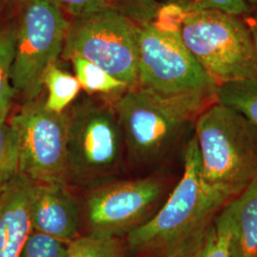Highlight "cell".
I'll return each mask as SVG.
<instances>
[{"label": "cell", "mask_w": 257, "mask_h": 257, "mask_svg": "<svg viewBox=\"0 0 257 257\" xmlns=\"http://www.w3.org/2000/svg\"><path fill=\"white\" fill-rule=\"evenodd\" d=\"M33 230L70 243L77 238L79 213L65 184L35 183L30 198Z\"/></svg>", "instance_id": "obj_11"}, {"label": "cell", "mask_w": 257, "mask_h": 257, "mask_svg": "<svg viewBox=\"0 0 257 257\" xmlns=\"http://www.w3.org/2000/svg\"><path fill=\"white\" fill-rule=\"evenodd\" d=\"M8 1H11V0H0V3H3V2H8Z\"/></svg>", "instance_id": "obj_27"}, {"label": "cell", "mask_w": 257, "mask_h": 257, "mask_svg": "<svg viewBox=\"0 0 257 257\" xmlns=\"http://www.w3.org/2000/svg\"><path fill=\"white\" fill-rule=\"evenodd\" d=\"M74 19L81 18L108 6V0H53Z\"/></svg>", "instance_id": "obj_24"}, {"label": "cell", "mask_w": 257, "mask_h": 257, "mask_svg": "<svg viewBox=\"0 0 257 257\" xmlns=\"http://www.w3.org/2000/svg\"><path fill=\"white\" fill-rule=\"evenodd\" d=\"M216 101L237 110L257 128V77L222 84Z\"/></svg>", "instance_id": "obj_16"}, {"label": "cell", "mask_w": 257, "mask_h": 257, "mask_svg": "<svg viewBox=\"0 0 257 257\" xmlns=\"http://www.w3.org/2000/svg\"><path fill=\"white\" fill-rule=\"evenodd\" d=\"M9 112H0V194L18 174V155L14 136L7 123Z\"/></svg>", "instance_id": "obj_20"}, {"label": "cell", "mask_w": 257, "mask_h": 257, "mask_svg": "<svg viewBox=\"0 0 257 257\" xmlns=\"http://www.w3.org/2000/svg\"><path fill=\"white\" fill-rule=\"evenodd\" d=\"M193 128L203 178L234 198L257 176L256 127L215 101L198 114Z\"/></svg>", "instance_id": "obj_2"}, {"label": "cell", "mask_w": 257, "mask_h": 257, "mask_svg": "<svg viewBox=\"0 0 257 257\" xmlns=\"http://www.w3.org/2000/svg\"><path fill=\"white\" fill-rule=\"evenodd\" d=\"M252 9H257V0H246Z\"/></svg>", "instance_id": "obj_26"}, {"label": "cell", "mask_w": 257, "mask_h": 257, "mask_svg": "<svg viewBox=\"0 0 257 257\" xmlns=\"http://www.w3.org/2000/svg\"><path fill=\"white\" fill-rule=\"evenodd\" d=\"M164 184L147 177L119 181L94 190L86 201L91 233L117 237L135 230L162 196Z\"/></svg>", "instance_id": "obj_10"}, {"label": "cell", "mask_w": 257, "mask_h": 257, "mask_svg": "<svg viewBox=\"0 0 257 257\" xmlns=\"http://www.w3.org/2000/svg\"><path fill=\"white\" fill-rule=\"evenodd\" d=\"M230 204V257H257V176Z\"/></svg>", "instance_id": "obj_14"}, {"label": "cell", "mask_w": 257, "mask_h": 257, "mask_svg": "<svg viewBox=\"0 0 257 257\" xmlns=\"http://www.w3.org/2000/svg\"><path fill=\"white\" fill-rule=\"evenodd\" d=\"M48 92L45 107L55 113H63L81 90L75 75L61 70L56 63L47 68L42 78Z\"/></svg>", "instance_id": "obj_15"}, {"label": "cell", "mask_w": 257, "mask_h": 257, "mask_svg": "<svg viewBox=\"0 0 257 257\" xmlns=\"http://www.w3.org/2000/svg\"><path fill=\"white\" fill-rule=\"evenodd\" d=\"M183 174L162 208L127 234L133 254L160 256L209 224L233 198L203 178L194 137L184 151Z\"/></svg>", "instance_id": "obj_1"}, {"label": "cell", "mask_w": 257, "mask_h": 257, "mask_svg": "<svg viewBox=\"0 0 257 257\" xmlns=\"http://www.w3.org/2000/svg\"><path fill=\"white\" fill-rule=\"evenodd\" d=\"M66 257H125L117 237L90 233L68 244Z\"/></svg>", "instance_id": "obj_19"}, {"label": "cell", "mask_w": 257, "mask_h": 257, "mask_svg": "<svg viewBox=\"0 0 257 257\" xmlns=\"http://www.w3.org/2000/svg\"><path fill=\"white\" fill-rule=\"evenodd\" d=\"M33 185L18 173L0 194V257H19L33 231L30 216Z\"/></svg>", "instance_id": "obj_12"}, {"label": "cell", "mask_w": 257, "mask_h": 257, "mask_svg": "<svg viewBox=\"0 0 257 257\" xmlns=\"http://www.w3.org/2000/svg\"><path fill=\"white\" fill-rule=\"evenodd\" d=\"M17 40V23L0 30V112H10L15 92L12 87V69Z\"/></svg>", "instance_id": "obj_18"}, {"label": "cell", "mask_w": 257, "mask_h": 257, "mask_svg": "<svg viewBox=\"0 0 257 257\" xmlns=\"http://www.w3.org/2000/svg\"><path fill=\"white\" fill-rule=\"evenodd\" d=\"M74 65L75 77L81 89L88 93L124 92L128 90L125 83L111 76L97 65L85 59L80 55H74L70 59Z\"/></svg>", "instance_id": "obj_17"}, {"label": "cell", "mask_w": 257, "mask_h": 257, "mask_svg": "<svg viewBox=\"0 0 257 257\" xmlns=\"http://www.w3.org/2000/svg\"><path fill=\"white\" fill-rule=\"evenodd\" d=\"M124 141L113 106L85 101L69 114L68 180L101 181L122 162Z\"/></svg>", "instance_id": "obj_9"}, {"label": "cell", "mask_w": 257, "mask_h": 257, "mask_svg": "<svg viewBox=\"0 0 257 257\" xmlns=\"http://www.w3.org/2000/svg\"><path fill=\"white\" fill-rule=\"evenodd\" d=\"M232 209L228 203L209 224L161 257H230Z\"/></svg>", "instance_id": "obj_13"}, {"label": "cell", "mask_w": 257, "mask_h": 257, "mask_svg": "<svg viewBox=\"0 0 257 257\" xmlns=\"http://www.w3.org/2000/svg\"><path fill=\"white\" fill-rule=\"evenodd\" d=\"M160 5L157 0H108L109 7L117 10L139 26L153 22Z\"/></svg>", "instance_id": "obj_23"}, {"label": "cell", "mask_w": 257, "mask_h": 257, "mask_svg": "<svg viewBox=\"0 0 257 257\" xmlns=\"http://www.w3.org/2000/svg\"><path fill=\"white\" fill-rule=\"evenodd\" d=\"M138 87L166 97L216 101L218 85L184 45L180 33L139 26Z\"/></svg>", "instance_id": "obj_5"}, {"label": "cell", "mask_w": 257, "mask_h": 257, "mask_svg": "<svg viewBox=\"0 0 257 257\" xmlns=\"http://www.w3.org/2000/svg\"><path fill=\"white\" fill-rule=\"evenodd\" d=\"M180 37L218 86L257 77L256 50L243 18L216 11L188 13Z\"/></svg>", "instance_id": "obj_4"}, {"label": "cell", "mask_w": 257, "mask_h": 257, "mask_svg": "<svg viewBox=\"0 0 257 257\" xmlns=\"http://www.w3.org/2000/svg\"><path fill=\"white\" fill-rule=\"evenodd\" d=\"M209 105L195 98L161 96L138 86L122 92L113 109L128 156L147 164L175 147Z\"/></svg>", "instance_id": "obj_3"}, {"label": "cell", "mask_w": 257, "mask_h": 257, "mask_svg": "<svg viewBox=\"0 0 257 257\" xmlns=\"http://www.w3.org/2000/svg\"><path fill=\"white\" fill-rule=\"evenodd\" d=\"M18 173L35 183L67 184L69 114L48 110L40 99L25 102L10 122Z\"/></svg>", "instance_id": "obj_8"}, {"label": "cell", "mask_w": 257, "mask_h": 257, "mask_svg": "<svg viewBox=\"0 0 257 257\" xmlns=\"http://www.w3.org/2000/svg\"><path fill=\"white\" fill-rule=\"evenodd\" d=\"M167 2L175 4L186 14L216 11L244 18L252 11L246 0H167Z\"/></svg>", "instance_id": "obj_21"}, {"label": "cell", "mask_w": 257, "mask_h": 257, "mask_svg": "<svg viewBox=\"0 0 257 257\" xmlns=\"http://www.w3.org/2000/svg\"><path fill=\"white\" fill-rule=\"evenodd\" d=\"M243 19L245 20L248 30L250 32L254 48H255L257 53V9H252L251 13L248 14V16L244 17Z\"/></svg>", "instance_id": "obj_25"}, {"label": "cell", "mask_w": 257, "mask_h": 257, "mask_svg": "<svg viewBox=\"0 0 257 257\" xmlns=\"http://www.w3.org/2000/svg\"><path fill=\"white\" fill-rule=\"evenodd\" d=\"M68 244L33 230L19 257H66Z\"/></svg>", "instance_id": "obj_22"}, {"label": "cell", "mask_w": 257, "mask_h": 257, "mask_svg": "<svg viewBox=\"0 0 257 257\" xmlns=\"http://www.w3.org/2000/svg\"><path fill=\"white\" fill-rule=\"evenodd\" d=\"M139 25L111 7H105L70 23L63 58L74 55L97 65L130 89L138 85Z\"/></svg>", "instance_id": "obj_6"}, {"label": "cell", "mask_w": 257, "mask_h": 257, "mask_svg": "<svg viewBox=\"0 0 257 257\" xmlns=\"http://www.w3.org/2000/svg\"><path fill=\"white\" fill-rule=\"evenodd\" d=\"M70 23L53 0H21L12 69L15 95L36 100L47 68L62 55Z\"/></svg>", "instance_id": "obj_7"}]
</instances>
